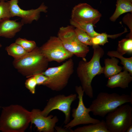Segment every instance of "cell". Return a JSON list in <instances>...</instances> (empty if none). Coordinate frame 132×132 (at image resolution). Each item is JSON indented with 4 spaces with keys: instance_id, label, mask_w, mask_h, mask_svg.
<instances>
[{
    "instance_id": "5",
    "label": "cell",
    "mask_w": 132,
    "mask_h": 132,
    "mask_svg": "<svg viewBox=\"0 0 132 132\" xmlns=\"http://www.w3.org/2000/svg\"><path fill=\"white\" fill-rule=\"evenodd\" d=\"M74 67L73 60L71 58L60 65L47 68L42 73L48 78L44 86L53 91L62 90L67 85Z\"/></svg>"
},
{
    "instance_id": "14",
    "label": "cell",
    "mask_w": 132,
    "mask_h": 132,
    "mask_svg": "<svg viewBox=\"0 0 132 132\" xmlns=\"http://www.w3.org/2000/svg\"><path fill=\"white\" fill-rule=\"evenodd\" d=\"M23 25L21 22L10 19L3 20L0 22V36L9 38L13 37L21 31Z\"/></svg>"
},
{
    "instance_id": "23",
    "label": "cell",
    "mask_w": 132,
    "mask_h": 132,
    "mask_svg": "<svg viewBox=\"0 0 132 132\" xmlns=\"http://www.w3.org/2000/svg\"><path fill=\"white\" fill-rule=\"evenodd\" d=\"M15 43L20 45L28 52L32 51L37 47L35 41L25 38H19L16 40Z\"/></svg>"
},
{
    "instance_id": "25",
    "label": "cell",
    "mask_w": 132,
    "mask_h": 132,
    "mask_svg": "<svg viewBox=\"0 0 132 132\" xmlns=\"http://www.w3.org/2000/svg\"><path fill=\"white\" fill-rule=\"evenodd\" d=\"M11 17L9 2H5L4 0H0V22Z\"/></svg>"
},
{
    "instance_id": "7",
    "label": "cell",
    "mask_w": 132,
    "mask_h": 132,
    "mask_svg": "<svg viewBox=\"0 0 132 132\" xmlns=\"http://www.w3.org/2000/svg\"><path fill=\"white\" fill-rule=\"evenodd\" d=\"M74 27L71 25L60 27L57 37L68 51L77 57L86 59L85 58L89 51V47L78 40Z\"/></svg>"
},
{
    "instance_id": "29",
    "label": "cell",
    "mask_w": 132,
    "mask_h": 132,
    "mask_svg": "<svg viewBox=\"0 0 132 132\" xmlns=\"http://www.w3.org/2000/svg\"><path fill=\"white\" fill-rule=\"evenodd\" d=\"M36 80L37 85L44 86L47 82L48 78L42 73L33 76Z\"/></svg>"
},
{
    "instance_id": "8",
    "label": "cell",
    "mask_w": 132,
    "mask_h": 132,
    "mask_svg": "<svg viewBox=\"0 0 132 132\" xmlns=\"http://www.w3.org/2000/svg\"><path fill=\"white\" fill-rule=\"evenodd\" d=\"M44 55L49 62L60 63L74 55L66 50L57 36H51L47 41L39 47Z\"/></svg>"
},
{
    "instance_id": "18",
    "label": "cell",
    "mask_w": 132,
    "mask_h": 132,
    "mask_svg": "<svg viewBox=\"0 0 132 132\" xmlns=\"http://www.w3.org/2000/svg\"><path fill=\"white\" fill-rule=\"evenodd\" d=\"M74 132H109L103 120L95 124H89L78 127L74 130Z\"/></svg>"
},
{
    "instance_id": "2",
    "label": "cell",
    "mask_w": 132,
    "mask_h": 132,
    "mask_svg": "<svg viewBox=\"0 0 132 132\" xmlns=\"http://www.w3.org/2000/svg\"><path fill=\"white\" fill-rule=\"evenodd\" d=\"M31 112L17 105L3 107L0 117V131L23 132L31 121Z\"/></svg>"
},
{
    "instance_id": "10",
    "label": "cell",
    "mask_w": 132,
    "mask_h": 132,
    "mask_svg": "<svg viewBox=\"0 0 132 132\" xmlns=\"http://www.w3.org/2000/svg\"><path fill=\"white\" fill-rule=\"evenodd\" d=\"M77 97L76 94H72L67 96L59 94L52 97L49 99L43 110L41 111V114L46 117L53 110H60L65 114L64 123L66 124L70 121L71 106Z\"/></svg>"
},
{
    "instance_id": "32",
    "label": "cell",
    "mask_w": 132,
    "mask_h": 132,
    "mask_svg": "<svg viewBox=\"0 0 132 132\" xmlns=\"http://www.w3.org/2000/svg\"><path fill=\"white\" fill-rule=\"evenodd\" d=\"M2 45L0 44V48L2 47Z\"/></svg>"
},
{
    "instance_id": "24",
    "label": "cell",
    "mask_w": 132,
    "mask_h": 132,
    "mask_svg": "<svg viewBox=\"0 0 132 132\" xmlns=\"http://www.w3.org/2000/svg\"><path fill=\"white\" fill-rule=\"evenodd\" d=\"M75 31L79 41L87 46H92L91 37L84 31L76 28Z\"/></svg>"
},
{
    "instance_id": "4",
    "label": "cell",
    "mask_w": 132,
    "mask_h": 132,
    "mask_svg": "<svg viewBox=\"0 0 132 132\" xmlns=\"http://www.w3.org/2000/svg\"><path fill=\"white\" fill-rule=\"evenodd\" d=\"M129 103L132 104V95L101 92L92 101L89 108L94 115L104 117L119 106Z\"/></svg>"
},
{
    "instance_id": "9",
    "label": "cell",
    "mask_w": 132,
    "mask_h": 132,
    "mask_svg": "<svg viewBox=\"0 0 132 132\" xmlns=\"http://www.w3.org/2000/svg\"><path fill=\"white\" fill-rule=\"evenodd\" d=\"M76 92L78 94L79 101L77 107L73 109L72 116L73 119L66 124L64 127L67 129L72 128L80 124H95L100 122L99 120L91 117L89 113L90 110L85 106L83 100L84 91L81 86H76Z\"/></svg>"
},
{
    "instance_id": "19",
    "label": "cell",
    "mask_w": 132,
    "mask_h": 132,
    "mask_svg": "<svg viewBox=\"0 0 132 132\" xmlns=\"http://www.w3.org/2000/svg\"><path fill=\"white\" fill-rule=\"evenodd\" d=\"M71 25L74 27L82 30L87 33L91 38L94 37L99 33L95 32L93 27L94 26L91 23L80 21H75L70 20Z\"/></svg>"
},
{
    "instance_id": "20",
    "label": "cell",
    "mask_w": 132,
    "mask_h": 132,
    "mask_svg": "<svg viewBox=\"0 0 132 132\" xmlns=\"http://www.w3.org/2000/svg\"><path fill=\"white\" fill-rule=\"evenodd\" d=\"M5 50L9 55L15 60L22 58L28 53L20 45L15 42L7 46Z\"/></svg>"
},
{
    "instance_id": "21",
    "label": "cell",
    "mask_w": 132,
    "mask_h": 132,
    "mask_svg": "<svg viewBox=\"0 0 132 132\" xmlns=\"http://www.w3.org/2000/svg\"><path fill=\"white\" fill-rule=\"evenodd\" d=\"M107 55L110 57L118 58L121 61V63L123 66L124 70H126L132 76V57L125 58L123 55L117 51H112L108 52Z\"/></svg>"
},
{
    "instance_id": "33",
    "label": "cell",
    "mask_w": 132,
    "mask_h": 132,
    "mask_svg": "<svg viewBox=\"0 0 132 132\" xmlns=\"http://www.w3.org/2000/svg\"></svg>"
},
{
    "instance_id": "13",
    "label": "cell",
    "mask_w": 132,
    "mask_h": 132,
    "mask_svg": "<svg viewBox=\"0 0 132 132\" xmlns=\"http://www.w3.org/2000/svg\"><path fill=\"white\" fill-rule=\"evenodd\" d=\"M39 109H34L31 112V121L33 124L39 132H54L56 123L58 121L56 116L52 115L44 116Z\"/></svg>"
},
{
    "instance_id": "30",
    "label": "cell",
    "mask_w": 132,
    "mask_h": 132,
    "mask_svg": "<svg viewBox=\"0 0 132 132\" xmlns=\"http://www.w3.org/2000/svg\"><path fill=\"white\" fill-rule=\"evenodd\" d=\"M55 129L56 130V132H74V130H72L71 129H67L65 128H64L57 126H55Z\"/></svg>"
},
{
    "instance_id": "6",
    "label": "cell",
    "mask_w": 132,
    "mask_h": 132,
    "mask_svg": "<svg viewBox=\"0 0 132 132\" xmlns=\"http://www.w3.org/2000/svg\"><path fill=\"white\" fill-rule=\"evenodd\" d=\"M105 122L109 132H126L132 125V107L127 103L108 113Z\"/></svg>"
},
{
    "instance_id": "27",
    "label": "cell",
    "mask_w": 132,
    "mask_h": 132,
    "mask_svg": "<svg viewBox=\"0 0 132 132\" xmlns=\"http://www.w3.org/2000/svg\"><path fill=\"white\" fill-rule=\"evenodd\" d=\"M28 78L25 83V86L32 94H34L35 88L37 85L36 80L34 76Z\"/></svg>"
},
{
    "instance_id": "17",
    "label": "cell",
    "mask_w": 132,
    "mask_h": 132,
    "mask_svg": "<svg viewBox=\"0 0 132 132\" xmlns=\"http://www.w3.org/2000/svg\"><path fill=\"white\" fill-rule=\"evenodd\" d=\"M115 11L110 19L114 22L122 14L130 12L132 13V0H117Z\"/></svg>"
},
{
    "instance_id": "1",
    "label": "cell",
    "mask_w": 132,
    "mask_h": 132,
    "mask_svg": "<svg viewBox=\"0 0 132 132\" xmlns=\"http://www.w3.org/2000/svg\"><path fill=\"white\" fill-rule=\"evenodd\" d=\"M92 46L93 54L91 59L88 61L86 59L80 60L77 69V76L84 93L90 98L93 97L91 85L93 79L96 76L103 73L104 67L101 66L100 60L104 53L103 49L99 45Z\"/></svg>"
},
{
    "instance_id": "26",
    "label": "cell",
    "mask_w": 132,
    "mask_h": 132,
    "mask_svg": "<svg viewBox=\"0 0 132 132\" xmlns=\"http://www.w3.org/2000/svg\"><path fill=\"white\" fill-rule=\"evenodd\" d=\"M109 35L106 33H99L96 36L91 38L92 45H104L108 42V38L109 37Z\"/></svg>"
},
{
    "instance_id": "31",
    "label": "cell",
    "mask_w": 132,
    "mask_h": 132,
    "mask_svg": "<svg viewBox=\"0 0 132 132\" xmlns=\"http://www.w3.org/2000/svg\"><path fill=\"white\" fill-rule=\"evenodd\" d=\"M132 132V125L129 126L126 131V132Z\"/></svg>"
},
{
    "instance_id": "22",
    "label": "cell",
    "mask_w": 132,
    "mask_h": 132,
    "mask_svg": "<svg viewBox=\"0 0 132 132\" xmlns=\"http://www.w3.org/2000/svg\"><path fill=\"white\" fill-rule=\"evenodd\" d=\"M123 55L127 53H132V38H128L119 41L117 51Z\"/></svg>"
},
{
    "instance_id": "28",
    "label": "cell",
    "mask_w": 132,
    "mask_h": 132,
    "mask_svg": "<svg viewBox=\"0 0 132 132\" xmlns=\"http://www.w3.org/2000/svg\"><path fill=\"white\" fill-rule=\"evenodd\" d=\"M122 21L127 25L130 30V33L126 37L132 38V14L127 13L123 18Z\"/></svg>"
},
{
    "instance_id": "12",
    "label": "cell",
    "mask_w": 132,
    "mask_h": 132,
    "mask_svg": "<svg viewBox=\"0 0 132 132\" xmlns=\"http://www.w3.org/2000/svg\"><path fill=\"white\" fill-rule=\"evenodd\" d=\"M101 16L98 10L89 5L80 3L73 8L70 19L89 23L94 26L99 21Z\"/></svg>"
},
{
    "instance_id": "16",
    "label": "cell",
    "mask_w": 132,
    "mask_h": 132,
    "mask_svg": "<svg viewBox=\"0 0 132 132\" xmlns=\"http://www.w3.org/2000/svg\"><path fill=\"white\" fill-rule=\"evenodd\" d=\"M104 60L105 66L103 73L105 77L109 78L120 72L122 70L121 67L118 65L119 60L115 57H111Z\"/></svg>"
},
{
    "instance_id": "11",
    "label": "cell",
    "mask_w": 132,
    "mask_h": 132,
    "mask_svg": "<svg viewBox=\"0 0 132 132\" xmlns=\"http://www.w3.org/2000/svg\"><path fill=\"white\" fill-rule=\"evenodd\" d=\"M8 2L11 17L15 16L21 17V22L23 24H31L34 20L38 21L41 12L46 13L47 11L48 7L44 3L35 9L24 10L18 5V0H10Z\"/></svg>"
},
{
    "instance_id": "15",
    "label": "cell",
    "mask_w": 132,
    "mask_h": 132,
    "mask_svg": "<svg viewBox=\"0 0 132 132\" xmlns=\"http://www.w3.org/2000/svg\"><path fill=\"white\" fill-rule=\"evenodd\" d=\"M132 80V76L128 71L124 70L109 78L106 86L111 88L119 87L125 89L128 87Z\"/></svg>"
},
{
    "instance_id": "3",
    "label": "cell",
    "mask_w": 132,
    "mask_h": 132,
    "mask_svg": "<svg viewBox=\"0 0 132 132\" xmlns=\"http://www.w3.org/2000/svg\"><path fill=\"white\" fill-rule=\"evenodd\" d=\"M49 62L37 46L22 58L14 59L13 65L19 72L28 78L44 71L48 68Z\"/></svg>"
}]
</instances>
